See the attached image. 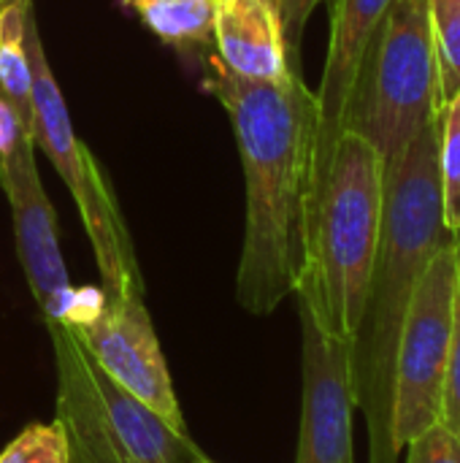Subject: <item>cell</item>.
<instances>
[{
	"mask_svg": "<svg viewBox=\"0 0 460 463\" xmlns=\"http://www.w3.org/2000/svg\"><path fill=\"white\" fill-rule=\"evenodd\" d=\"M206 87L230 117L247 184L236 298L263 317L293 296L301 279L314 206L317 100L298 73L252 81L230 73L217 54L206 60Z\"/></svg>",
	"mask_w": 460,
	"mask_h": 463,
	"instance_id": "1",
	"label": "cell"
},
{
	"mask_svg": "<svg viewBox=\"0 0 460 463\" xmlns=\"http://www.w3.org/2000/svg\"><path fill=\"white\" fill-rule=\"evenodd\" d=\"M453 241L445 225L439 176V119L428 125L385 174L377 258L361 326L350 342L355 410L369 429V463H399L393 448L396 347L415 288L434 255Z\"/></svg>",
	"mask_w": 460,
	"mask_h": 463,
	"instance_id": "2",
	"label": "cell"
},
{
	"mask_svg": "<svg viewBox=\"0 0 460 463\" xmlns=\"http://www.w3.org/2000/svg\"><path fill=\"white\" fill-rule=\"evenodd\" d=\"M382 206V157L363 136L344 130L309 217L304 269L293 293L333 339L352 342L361 326L380 244Z\"/></svg>",
	"mask_w": 460,
	"mask_h": 463,
	"instance_id": "3",
	"label": "cell"
},
{
	"mask_svg": "<svg viewBox=\"0 0 460 463\" xmlns=\"http://www.w3.org/2000/svg\"><path fill=\"white\" fill-rule=\"evenodd\" d=\"M439 65L428 0H393L352 87L344 130L363 136L385 174L439 119Z\"/></svg>",
	"mask_w": 460,
	"mask_h": 463,
	"instance_id": "4",
	"label": "cell"
},
{
	"mask_svg": "<svg viewBox=\"0 0 460 463\" xmlns=\"http://www.w3.org/2000/svg\"><path fill=\"white\" fill-rule=\"evenodd\" d=\"M57 369V423L70 463H198L201 448L119 388L70 326H49Z\"/></svg>",
	"mask_w": 460,
	"mask_h": 463,
	"instance_id": "5",
	"label": "cell"
},
{
	"mask_svg": "<svg viewBox=\"0 0 460 463\" xmlns=\"http://www.w3.org/2000/svg\"><path fill=\"white\" fill-rule=\"evenodd\" d=\"M24 49L33 71V141L46 152L73 195L95 252L100 290L106 298H144L136 247L114 198V187L98 165L95 155L79 141L73 130L65 98L54 81L46 49L38 35L33 5L24 16Z\"/></svg>",
	"mask_w": 460,
	"mask_h": 463,
	"instance_id": "6",
	"label": "cell"
},
{
	"mask_svg": "<svg viewBox=\"0 0 460 463\" xmlns=\"http://www.w3.org/2000/svg\"><path fill=\"white\" fill-rule=\"evenodd\" d=\"M455 241L428 263L407 309L393 369V448L401 450L442 418V393L458 323Z\"/></svg>",
	"mask_w": 460,
	"mask_h": 463,
	"instance_id": "7",
	"label": "cell"
},
{
	"mask_svg": "<svg viewBox=\"0 0 460 463\" xmlns=\"http://www.w3.org/2000/svg\"><path fill=\"white\" fill-rule=\"evenodd\" d=\"M92 361L171 429L187 434L171 372L144 298H106L103 290H76L65 320Z\"/></svg>",
	"mask_w": 460,
	"mask_h": 463,
	"instance_id": "8",
	"label": "cell"
},
{
	"mask_svg": "<svg viewBox=\"0 0 460 463\" xmlns=\"http://www.w3.org/2000/svg\"><path fill=\"white\" fill-rule=\"evenodd\" d=\"M0 187L11 206L16 255L46 328L68 320L76 288L70 285L52 201L38 176L35 141H24L0 160Z\"/></svg>",
	"mask_w": 460,
	"mask_h": 463,
	"instance_id": "9",
	"label": "cell"
},
{
	"mask_svg": "<svg viewBox=\"0 0 460 463\" xmlns=\"http://www.w3.org/2000/svg\"><path fill=\"white\" fill-rule=\"evenodd\" d=\"M298 315L304 342V396L296 463H355L350 342L328 336L301 304Z\"/></svg>",
	"mask_w": 460,
	"mask_h": 463,
	"instance_id": "10",
	"label": "cell"
},
{
	"mask_svg": "<svg viewBox=\"0 0 460 463\" xmlns=\"http://www.w3.org/2000/svg\"><path fill=\"white\" fill-rule=\"evenodd\" d=\"M390 3L393 0H333L328 57H325L320 90L314 92V100H317L314 203H317V195L323 190L333 146L344 133L347 106H350L352 87H355V79L361 73L363 57H366ZM312 212H314V206H312Z\"/></svg>",
	"mask_w": 460,
	"mask_h": 463,
	"instance_id": "11",
	"label": "cell"
},
{
	"mask_svg": "<svg viewBox=\"0 0 460 463\" xmlns=\"http://www.w3.org/2000/svg\"><path fill=\"white\" fill-rule=\"evenodd\" d=\"M211 43L217 60L241 79L282 81L296 73L274 0H214Z\"/></svg>",
	"mask_w": 460,
	"mask_h": 463,
	"instance_id": "12",
	"label": "cell"
},
{
	"mask_svg": "<svg viewBox=\"0 0 460 463\" xmlns=\"http://www.w3.org/2000/svg\"><path fill=\"white\" fill-rule=\"evenodd\" d=\"M125 5L174 49H203L211 43L214 0H125Z\"/></svg>",
	"mask_w": 460,
	"mask_h": 463,
	"instance_id": "13",
	"label": "cell"
},
{
	"mask_svg": "<svg viewBox=\"0 0 460 463\" xmlns=\"http://www.w3.org/2000/svg\"><path fill=\"white\" fill-rule=\"evenodd\" d=\"M33 0L0 5V95L11 100L24 128L33 133V71L24 49V16Z\"/></svg>",
	"mask_w": 460,
	"mask_h": 463,
	"instance_id": "14",
	"label": "cell"
},
{
	"mask_svg": "<svg viewBox=\"0 0 460 463\" xmlns=\"http://www.w3.org/2000/svg\"><path fill=\"white\" fill-rule=\"evenodd\" d=\"M439 176L445 225L455 236L460 231V90L439 111Z\"/></svg>",
	"mask_w": 460,
	"mask_h": 463,
	"instance_id": "15",
	"label": "cell"
},
{
	"mask_svg": "<svg viewBox=\"0 0 460 463\" xmlns=\"http://www.w3.org/2000/svg\"><path fill=\"white\" fill-rule=\"evenodd\" d=\"M442 106L460 90V0H428Z\"/></svg>",
	"mask_w": 460,
	"mask_h": 463,
	"instance_id": "16",
	"label": "cell"
},
{
	"mask_svg": "<svg viewBox=\"0 0 460 463\" xmlns=\"http://www.w3.org/2000/svg\"><path fill=\"white\" fill-rule=\"evenodd\" d=\"M0 463H70L60 423H35L24 429L0 453Z\"/></svg>",
	"mask_w": 460,
	"mask_h": 463,
	"instance_id": "17",
	"label": "cell"
},
{
	"mask_svg": "<svg viewBox=\"0 0 460 463\" xmlns=\"http://www.w3.org/2000/svg\"><path fill=\"white\" fill-rule=\"evenodd\" d=\"M401 453L404 463H460V442L442 423H437L407 442Z\"/></svg>",
	"mask_w": 460,
	"mask_h": 463,
	"instance_id": "18",
	"label": "cell"
},
{
	"mask_svg": "<svg viewBox=\"0 0 460 463\" xmlns=\"http://www.w3.org/2000/svg\"><path fill=\"white\" fill-rule=\"evenodd\" d=\"M323 0H274L279 19H282V33H285V46H287V57H290V68L296 73H301V38L306 30V22L312 16V11L320 5Z\"/></svg>",
	"mask_w": 460,
	"mask_h": 463,
	"instance_id": "19",
	"label": "cell"
},
{
	"mask_svg": "<svg viewBox=\"0 0 460 463\" xmlns=\"http://www.w3.org/2000/svg\"><path fill=\"white\" fill-rule=\"evenodd\" d=\"M439 423L460 442V293H458V323H455V342L450 353V366L445 377L442 393V418Z\"/></svg>",
	"mask_w": 460,
	"mask_h": 463,
	"instance_id": "20",
	"label": "cell"
},
{
	"mask_svg": "<svg viewBox=\"0 0 460 463\" xmlns=\"http://www.w3.org/2000/svg\"><path fill=\"white\" fill-rule=\"evenodd\" d=\"M24 141H33V133L24 128L22 117L11 106V100L0 95V160L8 157Z\"/></svg>",
	"mask_w": 460,
	"mask_h": 463,
	"instance_id": "21",
	"label": "cell"
},
{
	"mask_svg": "<svg viewBox=\"0 0 460 463\" xmlns=\"http://www.w3.org/2000/svg\"><path fill=\"white\" fill-rule=\"evenodd\" d=\"M453 241H455V258H458V282H460V231L453 236Z\"/></svg>",
	"mask_w": 460,
	"mask_h": 463,
	"instance_id": "22",
	"label": "cell"
},
{
	"mask_svg": "<svg viewBox=\"0 0 460 463\" xmlns=\"http://www.w3.org/2000/svg\"><path fill=\"white\" fill-rule=\"evenodd\" d=\"M3 3H14V0H0V5H3Z\"/></svg>",
	"mask_w": 460,
	"mask_h": 463,
	"instance_id": "23",
	"label": "cell"
},
{
	"mask_svg": "<svg viewBox=\"0 0 460 463\" xmlns=\"http://www.w3.org/2000/svg\"><path fill=\"white\" fill-rule=\"evenodd\" d=\"M198 463H209V461H206V458H203V461H198Z\"/></svg>",
	"mask_w": 460,
	"mask_h": 463,
	"instance_id": "24",
	"label": "cell"
}]
</instances>
